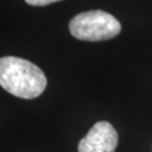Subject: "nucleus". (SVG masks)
<instances>
[{"label":"nucleus","instance_id":"f257e3e1","mask_svg":"<svg viewBox=\"0 0 152 152\" xmlns=\"http://www.w3.org/2000/svg\"><path fill=\"white\" fill-rule=\"evenodd\" d=\"M48 80L36 64L17 56L0 58V86L6 91L24 99L42 95Z\"/></svg>","mask_w":152,"mask_h":152},{"label":"nucleus","instance_id":"f03ea898","mask_svg":"<svg viewBox=\"0 0 152 152\" xmlns=\"http://www.w3.org/2000/svg\"><path fill=\"white\" fill-rule=\"evenodd\" d=\"M121 23L104 10H89L78 14L69 23L71 35L88 42L114 38L121 33Z\"/></svg>","mask_w":152,"mask_h":152},{"label":"nucleus","instance_id":"7ed1b4c3","mask_svg":"<svg viewBox=\"0 0 152 152\" xmlns=\"http://www.w3.org/2000/svg\"><path fill=\"white\" fill-rule=\"evenodd\" d=\"M118 135L108 122H98L92 126L78 145V152H115Z\"/></svg>","mask_w":152,"mask_h":152},{"label":"nucleus","instance_id":"20e7f679","mask_svg":"<svg viewBox=\"0 0 152 152\" xmlns=\"http://www.w3.org/2000/svg\"><path fill=\"white\" fill-rule=\"evenodd\" d=\"M28 5L32 6H48L53 2H58L61 0H25Z\"/></svg>","mask_w":152,"mask_h":152}]
</instances>
